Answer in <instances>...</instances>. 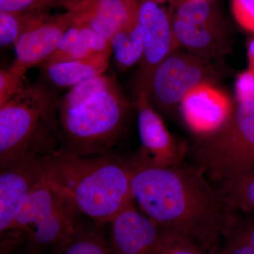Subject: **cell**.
<instances>
[{
  "label": "cell",
  "instance_id": "13",
  "mask_svg": "<svg viewBox=\"0 0 254 254\" xmlns=\"http://www.w3.org/2000/svg\"><path fill=\"white\" fill-rule=\"evenodd\" d=\"M45 160H29L0 168L1 235L11 229L20 206L44 177Z\"/></svg>",
  "mask_w": 254,
  "mask_h": 254
},
{
  "label": "cell",
  "instance_id": "31",
  "mask_svg": "<svg viewBox=\"0 0 254 254\" xmlns=\"http://www.w3.org/2000/svg\"><path fill=\"white\" fill-rule=\"evenodd\" d=\"M248 61L250 68H254V37L248 46Z\"/></svg>",
  "mask_w": 254,
  "mask_h": 254
},
{
  "label": "cell",
  "instance_id": "1",
  "mask_svg": "<svg viewBox=\"0 0 254 254\" xmlns=\"http://www.w3.org/2000/svg\"><path fill=\"white\" fill-rule=\"evenodd\" d=\"M128 165L133 202L160 226L190 237L207 251L231 228L235 212L196 167Z\"/></svg>",
  "mask_w": 254,
  "mask_h": 254
},
{
  "label": "cell",
  "instance_id": "26",
  "mask_svg": "<svg viewBox=\"0 0 254 254\" xmlns=\"http://www.w3.org/2000/svg\"><path fill=\"white\" fill-rule=\"evenodd\" d=\"M26 71L11 65L0 71V105L12 99L24 89Z\"/></svg>",
  "mask_w": 254,
  "mask_h": 254
},
{
  "label": "cell",
  "instance_id": "16",
  "mask_svg": "<svg viewBox=\"0 0 254 254\" xmlns=\"http://www.w3.org/2000/svg\"><path fill=\"white\" fill-rule=\"evenodd\" d=\"M110 56V54H103L88 59L43 64L42 73L45 81L50 86L72 88L88 78L104 74Z\"/></svg>",
  "mask_w": 254,
  "mask_h": 254
},
{
  "label": "cell",
  "instance_id": "14",
  "mask_svg": "<svg viewBox=\"0 0 254 254\" xmlns=\"http://www.w3.org/2000/svg\"><path fill=\"white\" fill-rule=\"evenodd\" d=\"M138 0H80L72 11L75 21L110 41L123 28L138 20Z\"/></svg>",
  "mask_w": 254,
  "mask_h": 254
},
{
  "label": "cell",
  "instance_id": "9",
  "mask_svg": "<svg viewBox=\"0 0 254 254\" xmlns=\"http://www.w3.org/2000/svg\"><path fill=\"white\" fill-rule=\"evenodd\" d=\"M172 17L163 4L153 0L140 3L138 20L144 33V52L135 79V91L144 88L157 66L179 48Z\"/></svg>",
  "mask_w": 254,
  "mask_h": 254
},
{
  "label": "cell",
  "instance_id": "35",
  "mask_svg": "<svg viewBox=\"0 0 254 254\" xmlns=\"http://www.w3.org/2000/svg\"><path fill=\"white\" fill-rule=\"evenodd\" d=\"M187 1V0H175V1H174V2H175V1Z\"/></svg>",
  "mask_w": 254,
  "mask_h": 254
},
{
  "label": "cell",
  "instance_id": "21",
  "mask_svg": "<svg viewBox=\"0 0 254 254\" xmlns=\"http://www.w3.org/2000/svg\"><path fill=\"white\" fill-rule=\"evenodd\" d=\"M44 14L46 13L0 12V45L1 48L14 47L23 32L37 18Z\"/></svg>",
  "mask_w": 254,
  "mask_h": 254
},
{
  "label": "cell",
  "instance_id": "12",
  "mask_svg": "<svg viewBox=\"0 0 254 254\" xmlns=\"http://www.w3.org/2000/svg\"><path fill=\"white\" fill-rule=\"evenodd\" d=\"M110 246L115 254H154L163 227L136 208L134 202L110 222Z\"/></svg>",
  "mask_w": 254,
  "mask_h": 254
},
{
  "label": "cell",
  "instance_id": "15",
  "mask_svg": "<svg viewBox=\"0 0 254 254\" xmlns=\"http://www.w3.org/2000/svg\"><path fill=\"white\" fill-rule=\"evenodd\" d=\"M172 20L180 48L200 56L219 60H223L232 50V39L227 25L198 26L174 16Z\"/></svg>",
  "mask_w": 254,
  "mask_h": 254
},
{
  "label": "cell",
  "instance_id": "18",
  "mask_svg": "<svg viewBox=\"0 0 254 254\" xmlns=\"http://www.w3.org/2000/svg\"><path fill=\"white\" fill-rule=\"evenodd\" d=\"M220 185L218 192L229 208L233 211L254 215V170Z\"/></svg>",
  "mask_w": 254,
  "mask_h": 254
},
{
  "label": "cell",
  "instance_id": "32",
  "mask_svg": "<svg viewBox=\"0 0 254 254\" xmlns=\"http://www.w3.org/2000/svg\"><path fill=\"white\" fill-rule=\"evenodd\" d=\"M206 254H225L222 247H220L219 245L213 246L211 248L209 249L207 251Z\"/></svg>",
  "mask_w": 254,
  "mask_h": 254
},
{
  "label": "cell",
  "instance_id": "28",
  "mask_svg": "<svg viewBox=\"0 0 254 254\" xmlns=\"http://www.w3.org/2000/svg\"><path fill=\"white\" fill-rule=\"evenodd\" d=\"M225 245L222 247L225 254H254V250L233 226L227 232Z\"/></svg>",
  "mask_w": 254,
  "mask_h": 254
},
{
  "label": "cell",
  "instance_id": "19",
  "mask_svg": "<svg viewBox=\"0 0 254 254\" xmlns=\"http://www.w3.org/2000/svg\"><path fill=\"white\" fill-rule=\"evenodd\" d=\"M173 16L182 21L198 26L226 25L218 6L211 0H187L175 1Z\"/></svg>",
  "mask_w": 254,
  "mask_h": 254
},
{
  "label": "cell",
  "instance_id": "3",
  "mask_svg": "<svg viewBox=\"0 0 254 254\" xmlns=\"http://www.w3.org/2000/svg\"><path fill=\"white\" fill-rule=\"evenodd\" d=\"M60 100L54 87L41 82L0 105V168L45 160L61 148Z\"/></svg>",
  "mask_w": 254,
  "mask_h": 254
},
{
  "label": "cell",
  "instance_id": "11",
  "mask_svg": "<svg viewBox=\"0 0 254 254\" xmlns=\"http://www.w3.org/2000/svg\"><path fill=\"white\" fill-rule=\"evenodd\" d=\"M234 109L230 97L210 83L190 90L180 106L185 125L198 137L218 131L231 118Z\"/></svg>",
  "mask_w": 254,
  "mask_h": 254
},
{
  "label": "cell",
  "instance_id": "23",
  "mask_svg": "<svg viewBox=\"0 0 254 254\" xmlns=\"http://www.w3.org/2000/svg\"><path fill=\"white\" fill-rule=\"evenodd\" d=\"M118 83L115 78L102 74L88 78L73 86L60 102L59 109L71 108L97 92L103 91Z\"/></svg>",
  "mask_w": 254,
  "mask_h": 254
},
{
  "label": "cell",
  "instance_id": "5",
  "mask_svg": "<svg viewBox=\"0 0 254 254\" xmlns=\"http://www.w3.org/2000/svg\"><path fill=\"white\" fill-rule=\"evenodd\" d=\"M80 215L44 177L20 206L9 230L24 232L30 250L60 254L76 235Z\"/></svg>",
  "mask_w": 254,
  "mask_h": 254
},
{
  "label": "cell",
  "instance_id": "24",
  "mask_svg": "<svg viewBox=\"0 0 254 254\" xmlns=\"http://www.w3.org/2000/svg\"><path fill=\"white\" fill-rule=\"evenodd\" d=\"M79 0H0V12L48 13L51 9H73Z\"/></svg>",
  "mask_w": 254,
  "mask_h": 254
},
{
  "label": "cell",
  "instance_id": "10",
  "mask_svg": "<svg viewBox=\"0 0 254 254\" xmlns=\"http://www.w3.org/2000/svg\"><path fill=\"white\" fill-rule=\"evenodd\" d=\"M74 21L72 11L55 15L46 13L37 18L15 44L13 66L27 71L32 66L43 64L55 53Z\"/></svg>",
  "mask_w": 254,
  "mask_h": 254
},
{
  "label": "cell",
  "instance_id": "4",
  "mask_svg": "<svg viewBox=\"0 0 254 254\" xmlns=\"http://www.w3.org/2000/svg\"><path fill=\"white\" fill-rule=\"evenodd\" d=\"M130 110L118 83L58 110L60 149L78 156L112 153L126 130Z\"/></svg>",
  "mask_w": 254,
  "mask_h": 254
},
{
  "label": "cell",
  "instance_id": "34",
  "mask_svg": "<svg viewBox=\"0 0 254 254\" xmlns=\"http://www.w3.org/2000/svg\"><path fill=\"white\" fill-rule=\"evenodd\" d=\"M140 1H146V0H138ZM153 1H157V2L160 3V4H165L166 2H170V4H173L174 0H153Z\"/></svg>",
  "mask_w": 254,
  "mask_h": 254
},
{
  "label": "cell",
  "instance_id": "27",
  "mask_svg": "<svg viewBox=\"0 0 254 254\" xmlns=\"http://www.w3.org/2000/svg\"><path fill=\"white\" fill-rule=\"evenodd\" d=\"M232 12L237 23L254 33V0H232Z\"/></svg>",
  "mask_w": 254,
  "mask_h": 254
},
{
  "label": "cell",
  "instance_id": "2",
  "mask_svg": "<svg viewBox=\"0 0 254 254\" xmlns=\"http://www.w3.org/2000/svg\"><path fill=\"white\" fill-rule=\"evenodd\" d=\"M112 153L78 156L60 149L45 160V178L81 213L109 224L133 202L131 173Z\"/></svg>",
  "mask_w": 254,
  "mask_h": 254
},
{
  "label": "cell",
  "instance_id": "33",
  "mask_svg": "<svg viewBox=\"0 0 254 254\" xmlns=\"http://www.w3.org/2000/svg\"><path fill=\"white\" fill-rule=\"evenodd\" d=\"M16 254H47L44 253H41V252H36V251H33L30 250L28 247H26V250H23L22 252H20V253Z\"/></svg>",
  "mask_w": 254,
  "mask_h": 254
},
{
  "label": "cell",
  "instance_id": "25",
  "mask_svg": "<svg viewBox=\"0 0 254 254\" xmlns=\"http://www.w3.org/2000/svg\"><path fill=\"white\" fill-rule=\"evenodd\" d=\"M207 250L194 240L179 232L163 228L154 254H206Z\"/></svg>",
  "mask_w": 254,
  "mask_h": 254
},
{
  "label": "cell",
  "instance_id": "17",
  "mask_svg": "<svg viewBox=\"0 0 254 254\" xmlns=\"http://www.w3.org/2000/svg\"><path fill=\"white\" fill-rule=\"evenodd\" d=\"M110 43L115 63L122 72L141 63L144 52V33L138 20L117 32Z\"/></svg>",
  "mask_w": 254,
  "mask_h": 254
},
{
  "label": "cell",
  "instance_id": "20",
  "mask_svg": "<svg viewBox=\"0 0 254 254\" xmlns=\"http://www.w3.org/2000/svg\"><path fill=\"white\" fill-rule=\"evenodd\" d=\"M81 25L79 36L74 44L55 63L88 59L103 54H113L109 41L91 28L86 27L82 23Z\"/></svg>",
  "mask_w": 254,
  "mask_h": 254
},
{
  "label": "cell",
  "instance_id": "29",
  "mask_svg": "<svg viewBox=\"0 0 254 254\" xmlns=\"http://www.w3.org/2000/svg\"><path fill=\"white\" fill-rule=\"evenodd\" d=\"M235 90L238 103L254 100V68H249L238 75Z\"/></svg>",
  "mask_w": 254,
  "mask_h": 254
},
{
  "label": "cell",
  "instance_id": "30",
  "mask_svg": "<svg viewBox=\"0 0 254 254\" xmlns=\"http://www.w3.org/2000/svg\"><path fill=\"white\" fill-rule=\"evenodd\" d=\"M232 226L254 250V215L235 211Z\"/></svg>",
  "mask_w": 254,
  "mask_h": 254
},
{
  "label": "cell",
  "instance_id": "7",
  "mask_svg": "<svg viewBox=\"0 0 254 254\" xmlns=\"http://www.w3.org/2000/svg\"><path fill=\"white\" fill-rule=\"evenodd\" d=\"M229 73L223 60L205 58L179 47L157 66L144 88L137 91H144L160 115L173 116L190 90L204 83L215 85Z\"/></svg>",
  "mask_w": 254,
  "mask_h": 254
},
{
  "label": "cell",
  "instance_id": "8",
  "mask_svg": "<svg viewBox=\"0 0 254 254\" xmlns=\"http://www.w3.org/2000/svg\"><path fill=\"white\" fill-rule=\"evenodd\" d=\"M136 107L141 146L131 165L165 168L180 164L185 150L175 141L144 91L136 92Z\"/></svg>",
  "mask_w": 254,
  "mask_h": 254
},
{
  "label": "cell",
  "instance_id": "6",
  "mask_svg": "<svg viewBox=\"0 0 254 254\" xmlns=\"http://www.w3.org/2000/svg\"><path fill=\"white\" fill-rule=\"evenodd\" d=\"M195 167L222 183L254 170V100L238 103L218 131L198 137L193 148Z\"/></svg>",
  "mask_w": 254,
  "mask_h": 254
},
{
  "label": "cell",
  "instance_id": "22",
  "mask_svg": "<svg viewBox=\"0 0 254 254\" xmlns=\"http://www.w3.org/2000/svg\"><path fill=\"white\" fill-rule=\"evenodd\" d=\"M60 254H115L110 244L96 230L80 225L74 237Z\"/></svg>",
  "mask_w": 254,
  "mask_h": 254
}]
</instances>
